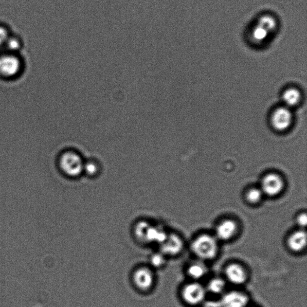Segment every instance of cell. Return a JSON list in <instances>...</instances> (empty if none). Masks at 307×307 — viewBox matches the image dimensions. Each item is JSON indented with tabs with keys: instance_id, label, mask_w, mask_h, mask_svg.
Instances as JSON below:
<instances>
[{
	"instance_id": "1",
	"label": "cell",
	"mask_w": 307,
	"mask_h": 307,
	"mask_svg": "<svg viewBox=\"0 0 307 307\" xmlns=\"http://www.w3.org/2000/svg\"><path fill=\"white\" fill-rule=\"evenodd\" d=\"M191 250L197 258L208 261L214 259L218 251L215 238L208 234L198 236L191 244Z\"/></svg>"
},
{
	"instance_id": "2",
	"label": "cell",
	"mask_w": 307,
	"mask_h": 307,
	"mask_svg": "<svg viewBox=\"0 0 307 307\" xmlns=\"http://www.w3.org/2000/svg\"><path fill=\"white\" fill-rule=\"evenodd\" d=\"M59 166L64 174L71 178L80 175L84 171V161L75 151H68L63 153L60 157Z\"/></svg>"
},
{
	"instance_id": "3",
	"label": "cell",
	"mask_w": 307,
	"mask_h": 307,
	"mask_svg": "<svg viewBox=\"0 0 307 307\" xmlns=\"http://www.w3.org/2000/svg\"><path fill=\"white\" fill-rule=\"evenodd\" d=\"M132 281L137 290L142 292L150 291L155 284V274L149 267L140 266L133 272Z\"/></svg>"
},
{
	"instance_id": "4",
	"label": "cell",
	"mask_w": 307,
	"mask_h": 307,
	"mask_svg": "<svg viewBox=\"0 0 307 307\" xmlns=\"http://www.w3.org/2000/svg\"><path fill=\"white\" fill-rule=\"evenodd\" d=\"M206 291L202 285L191 283L184 286L182 291V298L187 304L196 305L204 302Z\"/></svg>"
},
{
	"instance_id": "5",
	"label": "cell",
	"mask_w": 307,
	"mask_h": 307,
	"mask_svg": "<svg viewBox=\"0 0 307 307\" xmlns=\"http://www.w3.org/2000/svg\"><path fill=\"white\" fill-rule=\"evenodd\" d=\"M293 121V115L290 108L286 106L277 108L272 114L270 122L276 131H286L291 127Z\"/></svg>"
},
{
	"instance_id": "6",
	"label": "cell",
	"mask_w": 307,
	"mask_h": 307,
	"mask_svg": "<svg viewBox=\"0 0 307 307\" xmlns=\"http://www.w3.org/2000/svg\"><path fill=\"white\" fill-rule=\"evenodd\" d=\"M284 188L282 178L277 173H270L267 174L262 180L261 190L263 194L270 197L280 194Z\"/></svg>"
},
{
	"instance_id": "7",
	"label": "cell",
	"mask_w": 307,
	"mask_h": 307,
	"mask_svg": "<svg viewBox=\"0 0 307 307\" xmlns=\"http://www.w3.org/2000/svg\"><path fill=\"white\" fill-rule=\"evenodd\" d=\"M21 68V61L16 57L13 55L0 57V75L3 77H15L20 73Z\"/></svg>"
},
{
	"instance_id": "8",
	"label": "cell",
	"mask_w": 307,
	"mask_h": 307,
	"mask_svg": "<svg viewBox=\"0 0 307 307\" xmlns=\"http://www.w3.org/2000/svg\"><path fill=\"white\" fill-rule=\"evenodd\" d=\"M160 250L165 256H175L183 250V242L176 234H168L164 243L160 245Z\"/></svg>"
},
{
	"instance_id": "9",
	"label": "cell",
	"mask_w": 307,
	"mask_h": 307,
	"mask_svg": "<svg viewBox=\"0 0 307 307\" xmlns=\"http://www.w3.org/2000/svg\"><path fill=\"white\" fill-rule=\"evenodd\" d=\"M249 301L248 296L239 291L228 292L220 301L221 307H246Z\"/></svg>"
},
{
	"instance_id": "10",
	"label": "cell",
	"mask_w": 307,
	"mask_h": 307,
	"mask_svg": "<svg viewBox=\"0 0 307 307\" xmlns=\"http://www.w3.org/2000/svg\"><path fill=\"white\" fill-rule=\"evenodd\" d=\"M225 274L227 279L236 285L243 284L247 279V274L243 266L237 263H232L226 267Z\"/></svg>"
},
{
	"instance_id": "11",
	"label": "cell",
	"mask_w": 307,
	"mask_h": 307,
	"mask_svg": "<svg viewBox=\"0 0 307 307\" xmlns=\"http://www.w3.org/2000/svg\"><path fill=\"white\" fill-rule=\"evenodd\" d=\"M237 229V224L233 220H224L216 227V236L220 240L228 241L236 234Z\"/></svg>"
},
{
	"instance_id": "12",
	"label": "cell",
	"mask_w": 307,
	"mask_h": 307,
	"mask_svg": "<svg viewBox=\"0 0 307 307\" xmlns=\"http://www.w3.org/2000/svg\"><path fill=\"white\" fill-rule=\"evenodd\" d=\"M307 242L305 231L299 230L292 233L287 240V245L291 250L300 252L306 247Z\"/></svg>"
},
{
	"instance_id": "13",
	"label": "cell",
	"mask_w": 307,
	"mask_h": 307,
	"mask_svg": "<svg viewBox=\"0 0 307 307\" xmlns=\"http://www.w3.org/2000/svg\"><path fill=\"white\" fill-rule=\"evenodd\" d=\"M301 93L297 89L290 88L285 90L282 98L285 105L290 108L297 105L301 100Z\"/></svg>"
},
{
	"instance_id": "14",
	"label": "cell",
	"mask_w": 307,
	"mask_h": 307,
	"mask_svg": "<svg viewBox=\"0 0 307 307\" xmlns=\"http://www.w3.org/2000/svg\"><path fill=\"white\" fill-rule=\"evenodd\" d=\"M270 34H272V32L258 23L256 24L251 32L252 41L257 43L265 42Z\"/></svg>"
},
{
	"instance_id": "15",
	"label": "cell",
	"mask_w": 307,
	"mask_h": 307,
	"mask_svg": "<svg viewBox=\"0 0 307 307\" xmlns=\"http://www.w3.org/2000/svg\"><path fill=\"white\" fill-rule=\"evenodd\" d=\"M187 273L193 279L198 280L205 276L207 273V268L201 263H194L188 268Z\"/></svg>"
},
{
	"instance_id": "16",
	"label": "cell",
	"mask_w": 307,
	"mask_h": 307,
	"mask_svg": "<svg viewBox=\"0 0 307 307\" xmlns=\"http://www.w3.org/2000/svg\"><path fill=\"white\" fill-rule=\"evenodd\" d=\"M257 23L264 27L272 33L276 30L278 26L277 20L270 14H264L260 17Z\"/></svg>"
},
{
	"instance_id": "17",
	"label": "cell",
	"mask_w": 307,
	"mask_h": 307,
	"mask_svg": "<svg viewBox=\"0 0 307 307\" xmlns=\"http://www.w3.org/2000/svg\"><path fill=\"white\" fill-rule=\"evenodd\" d=\"M225 287V281L220 278H215L211 280L208 286L209 291L216 295L222 293Z\"/></svg>"
},
{
	"instance_id": "18",
	"label": "cell",
	"mask_w": 307,
	"mask_h": 307,
	"mask_svg": "<svg viewBox=\"0 0 307 307\" xmlns=\"http://www.w3.org/2000/svg\"><path fill=\"white\" fill-rule=\"evenodd\" d=\"M263 193L261 189H258V188H252L248 190L245 198L248 203L251 204H257L261 202L263 196Z\"/></svg>"
},
{
	"instance_id": "19",
	"label": "cell",
	"mask_w": 307,
	"mask_h": 307,
	"mask_svg": "<svg viewBox=\"0 0 307 307\" xmlns=\"http://www.w3.org/2000/svg\"><path fill=\"white\" fill-rule=\"evenodd\" d=\"M166 256L160 251L154 254L151 257L150 262L151 265L154 268H160L164 266L165 263Z\"/></svg>"
},
{
	"instance_id": "20",
	"label": "cell",
	"mask_w": 307,
	"mask_h": 307,
	"mask_svg": "<svg viewBox=\"0 0 307 307\" xmlns=\"http://www.w3.org/2000/svg\"><path fill=\"white\" fill-rule=\"evenodd\" d=\"M7 48L10 50H16L20 48V43L17 39L9 38L5 43Z\"/></svg>"
},
{
	"instance_id": "21",
	"label": "cell",
	"mask_w": 307,
	"mask_h": 307,
	"mask_svg": "<svg viewBox=\"0 0 307 307\" xmlns=\"http://www.w3.org/2000/svg\"><path fill=\"white\" fill-rule=\"evenodd\" d=\"M8 38V32H7L6 29L0 27V48L3 45H5V43Z\"/></svg>"
},
{
	"instance_id": "22",
	"label": "cell",
	"mask_w": 307,
	"mask_h": 307,
	"mask_svg": "<svg viewBox=\"0 0 307 307\" xmlns=\"http://www.w3.org/2000/svg\"><path fill=\"white\" fill-rule=\"evenodd\" d=\"M297 223L299 226L305 227L307 224V216L305 212L301 213L297 218Z\"/></svg>"
},
{
	"instance_id": "23",
	"label": "cell",
	"mask_w": 307,
	"mask_h": 307,
	"mask_svg": "<svg viewBox=\"0 0 307 307\" xmlns=\"http://www.w3.org/2000/svg\"><path fill=\"white\" fill-rule=\"evenodd\" d=\"M202 307H221L220 301H207L202 303Z\"/></svg>"
}]
</instances>
